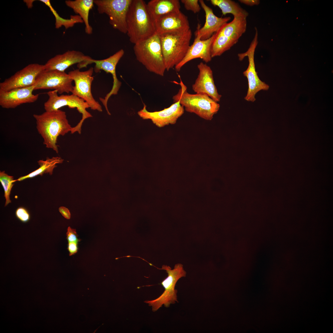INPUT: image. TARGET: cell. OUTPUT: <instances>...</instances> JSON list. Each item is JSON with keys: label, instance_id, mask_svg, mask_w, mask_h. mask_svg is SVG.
Instances as JSON below:
<instances>
[{"label": "cell", "instance_id": "cell-1", "mask_svg": "<svg viewBox=\"0 0 333 333\" xmlns=\"http://www.w3.org/2000/svg\"><path fill=\"white\" fill-rule=\"evenodd\" d=\"M33 116L37 131L43 139V144L58 153V137L70 132L72 127L69 124L66 112L60 109L45 111L40 114H34Z\"/></svg>", "mask_w": 333, "mask_h": 333}, {"label": "cell", "instance_id": "cell-2", "mask_svg": "<svg viewBox=\"0 0 333 333\" xmlns=\"http://www.w3.org/2000/svg\"><path fill=\"white\" fill-rule=\"evenodd\" d=\"M126 22L127 34L130 41L134 44L156 33L155 21L144 0H132Z\"/></svg>", "mask_w": 333, "mask_h": 333}, {"label": "cell", "instance_id": "cell-3", "mask_svg": "<svg viewBox=\"0 0 333 333\" xmlns=\"http://www.w3.org/2000/svg\"><path fill=\"white\" fill-rule=\"evenodd\" d=\"M136 59L149 71L163 76L166 68L159 35L156 33L134 44Z\"/></svg>", "mask_w": 333, "mask_h": 333}, {"label": "cell", "instance_id": "cell-4", "mask_svg": "<svg viewBox=\"0 0 333 333\" xmlns=\"http://www.w3.org/2000/svg\"><path fill=\"white\" fill-rule=\"evenodd\" d=\"M159 35L166 70L168 71L185 56L190 46L192 32L190 29L186 31Z\"/></svg>", "mask_w": 333, "mask_h": 333}, {"label": "cell", "instance_id": "cell-5", "mask_svg": "<svg viewBox=\"0 0 333 333\" xmlns=\"http://www.w3.org/2000/svg\"><path fill=\"white\" fill-rule=\"evenodd\" d=\"M179 84L180 88L172 98L174 103L179 101L186 111L194 113L204 119L212 120L219 109V104L206 95L189 93L181 79Z\"/></svg>", "mask_w": 333, "mask_h": 333}, {"label": "cell", "instance_id": "cell-6", "mask_svg": "<svg viewBox=\"0 0 333 333\" xmlns=\"http://www.w3.org/2000/svg\"><path fill=\"white\" fill-rule=\"evenodd\" d=\"M161 269L165 270L167 273V277L161 283L164 288L163 292L155 299L144 301L151 307L154 312L157 311L163 305L166 307H169L171 304L178 302L177 295V290L175 289V285L178 280L182 277H186V274L183 265L180 263L175 264L172 269L169 266L165 265L162 266Z\"/></svg>", "mask_w": 333, "mask_h": 333}, {"label": "cell", "instance_id": "cell-7", "mask_svg": "<svg viewBox=\"0 0 333 333\" xmlns=\"http://www.w3.org/2000/svg\"><path fill=\"white\" fill-rule=\"evenodd\" d=\"M58 93L56 90L47 92L49 98L44 104L45 111L57 110L64 106H67L70 109L76 108L82 114V117L77 124L72 127L70 132L72 134L76 132L80 134L81 127L84 120L92 117L91 114L86 110L89 108V106L82 99L72 94L59 96Z\"/></svg>", "mask_w": 333, "mask_h": 333}, {"label": "cell", "instance_id": "cell-8", "mask_svg": "<svg viewBox=\"0 0 333 333\" xmlns=\"http://www.w3.org/2000/svg\"><path fill=\"white\" fill-rule=\"evenodd\" d=\"M132 0H94L100 14H105L114 29L127 34V14Z\"/></svg>", "mask_w": 333, "mask_h": 333}, {"label": "cell", "instance_id": "cell-9", "mask_svg": "<svg viewBox=\"0 0 333 333\" xmlns=\"http://www.w3.org/2000/svg\"><path fill=\"white\" fill-rule=\"evenodd\" d=\"M255 33L247 50L245 52L238 54L240 61L242 60L245 57H247L249 65L247 69L243 72L244 76L247 78L248 83V89L245 99L248 101L254 102L256 100L255 95L259 91L267 90L269 86L259 79L256 72L254 62V56L255 50L258 43V31L255 28Z\"/></svg>", "mask_w": 333, "mask_h": 333}, {"label": "cell", "instance_id": "cell-10", "mask_svg": "<svg viewBox=\"0 0 333 333\" xmlns=\"http://www.w3.org/2000/svg\"><path fill=\"white\" fill-rule=\"evenodd\" d=\"M93 71V68L91 67L84 71L76 69L70 71L68 74L75 83L72 93L83 100L91 109L101 112L102 106L94 99L91 92Z\"/></svg>", "mask_w": 333, "mask_h": 333}, {"label": "cell", "instance_id": "cell-11", "mask_svg": "<svg viewBox=\"0 0 333 333\" xmlns=\"http://www.w3.org/2000/svg\"><path fill=\"white\" fill-rule=\"evenodd\" d=\"M73 80L65 72L56 70H44L37 77L35 90L51 89L59 94L72 92Z\"/></svg>", "mask_w": 333, "mask_h": 333}, {"label": "cell", "instance_id": "cell-12", "mask_svg": "<svg viewBox=\"0 0 333 333\" xmlns=\"http://www.w3.org/2000/svg\"><path fill=\"white\" fill-rule=\"evenodd\" d=\"M45 70L44 65L29 64L0 83V90L9 91L35 85L38 76Z\"/></svg>", "mask_w": 333, "mask_h": 333}, {"label": "cell", "instance_id": "cell-13", "mask_svg": "<svg viewBox=\"0 0 333 333\" xmlns=\"http://www.w3.org/2000/svg\"><path fill=\"white\" fill-rule=\"evenodd\" d=\"M93 60L81 51L68 50L48 60L44 64L45 70H56L64 72L70 66L76 64H78L77 67L80 69L93 63Z\"/></svg>", "mask_w": 333, "mask_h": 333}, {"label": "cell", "instance_id": "cell-14", "mask_svg": "<svg viewBox=\"0 0 333 333\" xmlns=\"http://www.w3.org/2000/svg\"><path fill=\"white\" fill-rule=\"evenodd\" d=\"M184 109L178 101L169 107L164 109L150 112L146 109L144 105L143 109L138 112V115L142 119H150L152 122L159 127H162L169 124L176 123L178 118L184 113Z\"/></svg>", "mask_w": 333, "mask_h": 333}, {"label": "cell", "instance_id": "cell-15", "mask_svg": "<svg viewBox=\"0 0 333 333\" xmlns=\"http://www.w3.org/2000/svg\"><path fill=\"white\" fill-rule=\"evenodd\" d=\"M197 67L199 73L192 85V90L196 93L206 95L216 102L220 101L222 96L217 91L210 67L201 62L197 65Z\"/></svg>", "mask_w": 333, "mask_h": 333}, {"label": "cell", "instance_id": "cell-16", "mask_svg": "<svg viewBox=\"0 0 333 333\" xmlns=\"http://www.w3.org/2000/svg\"><path fill=\"white\" fill-rule=\"evenodd\" d=\"M35 87L34 85L9 91L0 90V105L3 108L14 109L23 104L35 102L39 95L33 94Z\"/></svg>", "mask_w": 333, "mask_h": 333}, {"label": "cell", "instance_id": "cell-17", "mask_svg": "<svg viewBox=\"0 0 333 333\" xmlns=\"http://www.w3.org/2000/svg\"><path fill=\"white\" fill-rule=\"evenodd\" d=\"M124 54V51L121 49L114 54L106 59L101 60H93V63L95 64L94 71L96 73L103 70L107 73L111 74L113 79V84L110 91L107 93L104 98L101 99L102 102L107 105L108 100L112 95H115L121 87V83L117 79L116 74L117 64Z\"/></svg>", "mask_w": 333, "mask_h": 333}, {"label": "cell", "instance_id": "cell-18", "mask_svg": "<svg viewBox=\"0 0 333 333\" xmlns=\"http://www.w3.org/2000/svg\"><path fill=\"white\" fill-rule=\"evenodd\" d=\"M155 24L156 33L159 35L183 32L190 29L187 16L180 11L156 19Z\"/></svg>", "mask_w": 333, "mask_h": 333}, {"label": "cell", "instance_id": "cell-19", "mask_svg": "<svg viewBox=\"0 0 333 333\" xmlns=\"http://www.w3.org/2000/svg\"><path fill=\"white\" fill-rule=\"evenodd\" d=\"M205 14V22L204 26L200 28L198 24L195 32V37L204 40L210 38L224 23L231 19L230 17H219L213 13L212 9L208 6L203 0L199 1Z\"/></svg>", "mask_w": 333, "mask_h": 333}, {"label": "cell", "instance_id": "cell-20", "mask_svg": "<svg viewBox=\"0 0 333 333\" xmlns=\"http://www.w3.org/2000/svg\"><path fill=\"white\" fill-rule=\"evenodd\" d=\"M215 36V33L209 38L204 40L195 37L193 44L190 46L183 60L175 67L177 72L189 61L196 58H200L206 63L210 62L212 59L211 47Z\"/></svg>", "mask_w": 333, "mask_h": 333}, {"label": "cell", "instance_id": "cell-21", "mask_svg": "<svg viewBox=\"0 0 333 333\" xmlns=\"http://www.w3.org/2000/svg\"><path fill=\"white\" fill-rule=\"evenodd\" d=\"M149 11L154 21L163 16L179 11L178 0H151L147 3Z\"/></svg>", "mask_w": 333, "mask_h": 333}, {"label": "cell", "instance_id": "cell-22", "mask_svg": "<svg viewBox=\"0 0 333 333\" xmlns=\"http://www.w3.org/2000/svg\"><path fill=\"white\" fill-rule=\"evenodd\" d=\"M66 5L78 14L83 20L85 25V31L88 35L92 33V28L89 22V12L94 6V0H68Z\"/></svg>", "mask_w": 333, "mask_h": 333}, {"label": "cell", "instance_id": "cell-23", "mask_svg": "<svg viewBox=\"0 0 333 333\" xmlns=\"http://www.w3.org/2000/svg\"><path fill=\"white\" fill-rule=\"evenodd\" d=\"M246 18L234 17L232 20L224 24L216 32L237 42L246 31Z\"/></svg>", "mask_w": 333, "mask_h": 333}, {"label": "cell", "instance_id": "cell-24", "mask_svg": "<svg viewBox=\"0 0 333 333\" xmlns=\"http://www.w3.org/2000/svg\"><path fill=\"white\" fill-rule=\"evenodd\" d=\"M211 4L218 7L223 15L231 14L234 17L246 18L249 13L237 3L231 0H211Z\"/></svg>", "mask_w": 333, "mask_h": 333}, {"label": "cell", "instance_id": "cell-25", "mask_svg": "<svg viewBox=\"0 0 333 333\" xmlns=\"http://www.w3.org/2000/svg\"><path fill=\"white\" fill-rule=\"evenodd\" d=\"M63 160L61 158L59 157H54L51 158L47 157L45 160H39L38 161V164L40 166L39 168L27 175L21 177L17 180H14V182L21 181L38 175H42L45 173H48L51 175L54 169L57 166L56 165L62 163Z\"/></svg>", "mask_w": 333, "mask_h": 333}, {"label": "cell", "instance_id": "cell-26", "mask_svg": "<svg viewBox=\"0 0 333 333\" xmlns=\"http://www.w3.org/2000/svg\"><path fill=\"white\" fill-rule=\"evenodd\" d=\"M237 42L227 36L217 32H216L211 47L212 58L220 56L224 52L229 50Z\"/></svg>", "mask_w": 333, "mask_h": 333}, {"label": "cell", "instance_id": "cell-27", "mask_svg": "<svg viewBox=\"0 0 333 333\" xmlns=\"http://www.w3.org/2000/svg\"><path fill=\"white\" fill-rule=\"evenodd\" d=\"M48 6L54 14L56 18L55 26L56 28H59L62 26L66 29L72 27L76 23H82L83 20L78 15H71L70 19H66L61 18L51 6L49 0H41L40 1Z\"/></svg>", "mask_w": 333, "mask_h": 333}, {"label": "cell", "instance_id": "cell-28", "mask_svg": "<svg viewBox=\"0 0 333 333\" xmlns=\"http://www.w3.org/2000/svg\"><path fill=\"white\" fill-rule=\"evenodd\" d=\"M13 176L8 175L4 171L0 172V182L4 191V197L6 199L5 206L11 203L10 195L14 182Z\"/></svg>", "mask_w": 333, "mask_h": 333}, {"label": "cell", "instance_id": "cell-29", "mask_svg": "<svg viewBox=\"0 0 333 333\" xmlns=\"http://www.w3.org/2000/svg\"><path fill=\"white\" fill-rule=\"evenodd\" d=\"M181 2L183 4L185 9L191 10L194 13L199 12L201 7L198 0H181Z\"/></svg>", "mask_w": 333, "mask_h": 333}, {"label": "cell", "instance_id": "cell-30", "mask_svg": "<svg viewBox=\"0 0 333 333\" xmlns=\"http://www.w3.org/2000/svg\"><path fill=\"white\" fill-rule=\"evenodd\" d=\"M15 215L16 217L23 222H28L30 219V215L28 211L24 208L20 207L17 209Z\"/></svg>", "mask_w": 333, "mask_h": 333}, {"label": "cell", "instance_id": "cell-31", "mask_svg": "<svg viewBox=\"0 0 333 333\" xmlns=\"http://www.w3.org/2000/svg\"><path fill=\"white\" fill-rule=\"evenodd\" d=\"M66 235L68 242H79L81 240L80 239L78 238V236L76 232V229L72 228L69 226L68 228Z\"/></svg>", "mask_w": 333, "mask_h": 333}, {"label": "cell", "instance_id": "cell-32", "mask_svg": "<svg viewBox=\"0 0 333 333\" xmlns=\"http://www.w3.org/2000/svg\"><path fill=\"white\" fill-rule=\"evenodd\" d=\"M76 242H68L67 249L69 252V255L71 256L76 253L78 250V244Z\"/></svg>", "mask_w": 333, "mask_h": 333}, {"label": "cell", "instance_id": "cell-33", "mask_svg": "<svg viewBox=\"0 0 333 333\" xmlns=\"http://www.w3.org/2000/svg\"><path fill=\"white\" fill-rule=\"evenodd\" d=\"M59 210L62 216L67 219H69L71 218V213L69 210L67 208L64 207H60Z\"/></svg>", "mask_w": 333, "mask_h": 333}, {"label": "cell", "instance_id": "cell-34", "mask_svg": "<svg viewBox=\"0 0 333 333\" xmlns=\"http://www.w3.org/2000/svg\"><path fill=\"white\" fill-rule=\"evenodd\" d=\"M239 1L241 3L250 6L257 5L260 3V1L258 0H240Z\"/></svg>", "mask_w": 333, "mask_h": 333}]
</instances>
